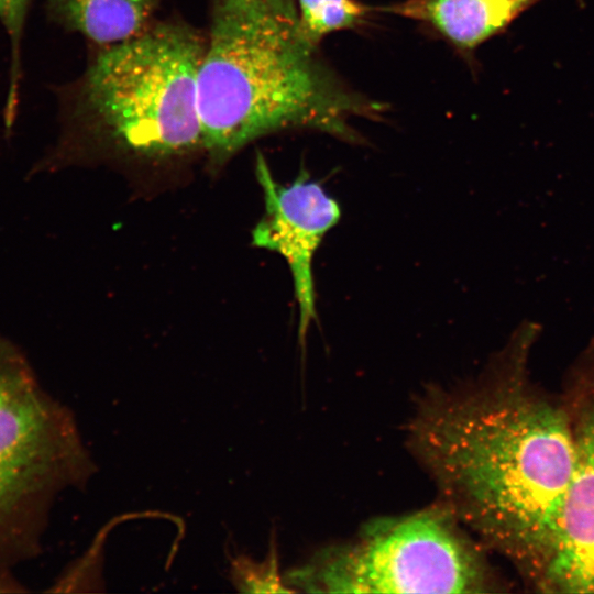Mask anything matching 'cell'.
<instances>
[{
    "mask_svg": "<svg viewBox=\"0 0 594 594\" xmlns=\"http://www.w3.org/2000/svg\"><path fill=\"white\" fill-rule=\"evenodd\" d=\"M29 3L30 0H0V21L11 41L10 85L4 113L8 128L13 123L16 112L21 70V38Z\"/></svg>",
    "mask_w": 594,
    "mask_h": 594,
    "instance_id": "8fae6325",
    "label": "cell"
},
{
    "mask_svg": "<svg viewBox=\"0 0 594 594\" xmlns=\"http://www.w3.org/2000/svg\"><path fill=\"white\" fill-rule=\"evenodd\" d=\"M539 0H404L375 8L430 24L453 45L472 50Z\"/></svg>",
    "mask_w": 594,
    "mask_h": 594,
    "instance_id": "ba28073f",
    "label": "cell"
},
{
    "mask_svg": "<svg viewBox=\"0 0 594 594\" xmlns=\"http://www.w3.org/2000/svg\"><path fill=\"white\" fill-rule=\"evenodd\" d=\"M231 578L240 592H293L278 574V564L275 551L264 562L240 556L232 560Z\"/></svg>",
    "mask_w": 594,
    "mask_h": 594,
    "instance_id": "7c38bea8",
    "label": "cell"
},
{
    "mask_svg": "<svg viewBox=\"0 0 594 594\" xmlns=\"http://www.w3.org/2000/svg\"><path fill=\"white\" fill-rule=\"evenodd\" d=\"M441 504L367 524L346 544L288 572V586L314 593H496L505 583Z\"/></svg>",
    "mask_w": 594,
    "mask_h": 594,
    "instance_id": "277c9868",
    "label": "cell"
},
{
    "mask_svg": "<svg viewBox=\"0 0 594 594\" xmlns=\"http://www.w3.org/2000/svg\"><path fill=\"white\" fill-rule=\"evenodd\" d=\"M538 332L521 324L474 381L426 392L407 436L439 504L542 593L560 546L574 444L560 394L531 373Z\"/></svg>",
    "mask_w": 594,
    "mask_h": 594,
    "instance_id": "6da1fadb",
    "label": "cell"
},
{
    "mask_svg": "<svg viewBox=\"0 0 594 594\" xmlns=\"http://www.w3.org/2000/svg\"><path fill=\"white\" fill-rule=\"evenodd\" d=\"M157 0H48L54 19L102 47L131 40L154 22Z\"/></svg>",
    "mask_w": 594,
    "mask_h": 594,
    "instance_id": "9c48e42d",
    "label": "cell"
},
{
    "mask_svg": "<svg viewBox=\"0 0 594 594\" xmlns=\"http://www.w3.org/2000/svg\"><path fill=\"white\" fill-rule=\"evenodd\" d=\"M94 473L72 411L35 375L0 394V573L38 552L57 495Z\"/></svg>",
    "mask_w": 594,
    "mask_h": 594,
    "instance_id": "5b68a950",
    "label": "cell"
},
{
    "mask_svg": "<svg viewBox=\"0 0 594 594\" xmlns=\"http://www.w3.org/2000/svg\"><path fill=\"white\" fill-rule=\"evenodd\" d=\"M559 394L572 431L574 469L542 593H594V340L569 366Z\"/></svg>",
    "mask_w": 594,
    "mask_h": 594,
    "instance_id": "8992f818",
    "label": "cell"
},
{
    "mask_svg": "<svg viewBox=\"0 0 594 594\" xmlns=\"http://www.w3.org/2000/svg\"><path fill=\"white\" fill-rule=\"evenodd\" d=\"M255 174L265 211L253 229L252 243L277 252L287 261L298 304V337L304 345L308 327L317 317L314 256L327 232L340 220L341 208L306 170L289 185L277 183L258 152Z\"/></svg>",
    "mask_w": 594,
    "mask_h": 594,
    "instance_id": "52a82bcc",
    "label": "cell"
},
{
    "mask_svg": "<svg viewBox=\"0 0 594 594\" xmlns=\"http://www.w3.org/2000/svg\"><path fill=\"white\" fill-rule=\"evenodd\" d=\"M206 37L178 20L103 47L70 92L76 138L125 156L165 161L204 151L197 76Z\"/></svg>",
    "mask_w": 594,
    "mask_h": 594,
    "instance_id": "3957f363",
    "label": "cell"
},
{
    "mask_svg": "<svg viewBox=\"0 0 594 594\" xmlns=\"http://www.w3.org/2000/svg\"><path fill=\"white\" fill-rule=\"evenodd\" d=\"M33 376L32 369L21 352L10 342L0 339V394Z\"/></svg>",
    "mask_w": 594,
    "mask_h": 594,
    "instance_id": "4fadbf2b",
    "label": "cell"
},
{
    "mask_svg": "<svg viewBox=\"0 0 594 594\" xmlns=\"http://www.w3.org/2000/svg\"><path fill=\"white\" fill-rule=\"evenodd\" d=\"M197 97L204 151L213 168L285 130L358 142L353 120L381 119L386 111L323 62L301 33L296 0H211Z\"/></svg>",
    "mask_w": 594,
    "mask_h": 594,
    "instance_id": "7a4b0ae2",
    "label": "cell"
},
{
    "mask_svg": "<svg viewBox=\"0 0 594 594\" xmlns=\"http://www.w3.org/2000/svg\"><path fill=\"white\" fill-rule=\"evenodd\" d=\"M296 1L301 33L315 46L332 32L359 26L375 10L358 0Z\"/></svg>",
    "mask_w": 594,
    "mask_h": 594,
    "instance_id": "30bf717a",
    "label": "cell"
}]
</instances>
